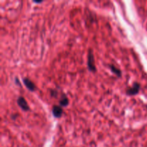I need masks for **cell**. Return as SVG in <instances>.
<instances>
[{
  "label": "cell",
  "instance_id": "1",
  "mask_svg": "<svg viewBox=\"0 0 147 147\" xmlns=\"http://www.w3.org/2000/svg\"><path fill=\"white\" fill-rule=\"evenodd\" d=\"M88 68L90 71H96V67H95V59H94L93 52V50H89L88 53Z\"/></svg>",
  "mask_w": 147,
  "mask_h": 147
},
{
  "label": "cell",
  "instance_id": "2",
  "mask_svg": "<svg viewBox=\"0 0 147 147\" xmlns=\"http://www.w3.org/2000/svg\"><path fill=\"white\" fill-rule=\"evenodd\" d=\"M140 90V84L138 83H134L131 88H128L126 91V93L129 95H136Z\"/></svg>",
  "mask_w": 147,
  "mask_h": 147
},
{
  "label": "cell",
  "instance_id": "3",
  "mask_svg": "<svg viewBox=\"0 0 147 147\" xmlns=\"http://www.w3.org/2000/svg\"><path fill=\"white\" fill-rule=\"evenodd\" d=\"M17 103L19 107L23 109V111H27L30 110V107H29L28 104H27V101H26V100L23 97L20 96L18 98Z\"/></svg>",
  "mask_w": 147,
  "mask_h": 147
},
{
  "label": "cell",
  "instance_id": "4",
  "mask_svg": "<svg viewBox=\"0 0 147 147\" xmlns=\"http://www.w3.org/2000/svg\"><path fill=\"white\" fill-rule=\"evenodd\" d=\"M52 114L55 116V118H60L62 116V113H63V111L62 109L59 106H54L52 107Z\"/></svg>",
  "mask_w": 147,
  "mask_h": 147
},
{
  "label": "cell",
  "instance_id": "5",
  "mask_svg": "<svg viewBox=\"0 0 147 147\" xmlns=\"http://www.w3.org/2000/svg\"><path fill=\"white\" fill-rule=\"evenodd\" d=\"M23 82H24L25 86L30 90V91H34L35 90V85H34L33 82L30 80L28 78H24L23 79Z\"/></svg>",
  "mask_w": 147,
  "mask_h": 147
},
{
  "label": "cell",
  "instance_id": "6",
  "mask_svg": "<svg viewBox=\"0 0 147 147\" xmlns=\"http://www.w3.org/2000/svg\"><path fill=\"white\" fill-rule=\"evenodd\" d=\"M109 67H110L111 70L116 75H117L118 77H121V71L119 69H118L117 68L115 67L114 66H112V65H111Z\"/></svg>",
  "mask_w": 147,
  "mask_h": 147
},
{
  "label": "cell",
  "instance_id": "7",
  "mask_svg": "<svg viewBox=\"0 0 147 147\" xmlns=\"http://www.w3.org/2000/svg\"><path fill=\"white\" fill-rule=\"evenodd\" d=\"M68 99L67 98V97L66 96H64V98L62 97V98L60 99V105L61 106H63V107H66V106H67L68 105Z\"/></svg>",
  "mask_w": 147,
  "mask_h": 147
},
{
  "label": "cell",
  "instance_id": "8",
  "mask_svg": "<svg viewBox=\"0 0 147 147\" xmlns=\"http://www.w3.org/2000/svg\"><path fill=\"white\" fill-rule=\"evenodd\" d=\"M34 3H37V4H40L42 2V1H34Z\"/></svg>",
  "mask_w": 147,
  "mask_h": 147
}]
</instances>
